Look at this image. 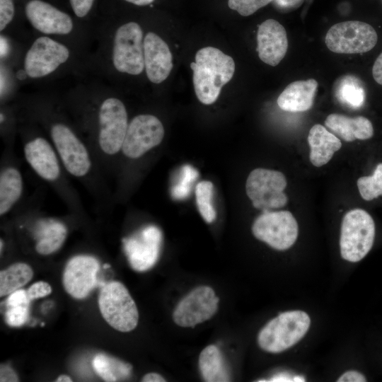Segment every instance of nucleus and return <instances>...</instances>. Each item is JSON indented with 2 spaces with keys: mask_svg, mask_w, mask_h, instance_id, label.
<instances>
[{
  "mask_svg": "<svg viewBox=\"0 0 382 382\" xmlns=\"http://www.w3.org/2000/svg\"><path fill=\"white\" fill-rule=\"evenodd\" d=\"M23 154L35 174L57 193L75 216H85V208L50 139L40 134L24 139Z\"/></svg>",
  "mask_w": 382,
  "mask_h": 382,
  "instance_id": "obj_1",
  "label": "nucleus"
},
{
  "mask_svg": "<svg viewBox=\"0 0 382 382\" xmlns=\"http://www.w3.org/2000/svg\"><path fill=\"white\" fill-rule=\"evenodd\" d=\"M96 122V132L89 146L101 171L108 179L117 168L129 125L123 102L115 97L104 99L98 108Z\"/></svg>",
  "mask_w": 382,
  "mask_h": 382,
  "instance_id": "obj_2",
  "label": "nucleus"
},
{
  "mask_svg": "<svg viewBox=\"0 0 382 382\" xmlns=\"http://www.w3.org/2000/svg\"><path fill=\"white\" fill-rule=\"evenodd\" d=\"M190 67L198 100L210 105L217 100L222 87L232 79L236 66L231 56L218 48L206 47L197 52Z\"/></svg>",
  "mask_w": 382,
  "mask_h": 382,
  "instance_id": "obj_3",
  "label": "nucleus"
},
{
  "mask_svg": "<svg viewBox=\"0 0 382 382\" xmlns=\"http://www.w3.org/2000/svg\"><path fill=\"white\" fill-rule=\"evenodd\" d=\"M310 325L311 318L303 311L281 313L259 332L258 345L268 352H282L298 343L305 336Z\"/></svg>",
  "mask_w": 382,
  "mask_h": 382,
  "instance_id": "obj_4",
  "label": "nucleus"
},
{
  "mask_svg": "<svg viewBox=\"0 0 382 382\" xmlns=\"http://www.w3.org/2000/svg\"><path fill=\"white\" fill-rule=\"evenodd\" d=\"M375 237L371 216L361 209H354L343 216L340 237L342 257L351 262L361 260L371 250Z\"/></svg>",
  "mask_w": 382,
  "mask_h": 382,
  "instance_id": "obj_5",
  "label": "nucleus"
},
{
  "mask_svg": "<svg viewBox=\"0 0 382 382\" xmlns=\"http://www.w3.org/2000/svg\"><path fill=\"white\" fill-rule=\"evenodd\" d=\"M98 306L102 316L114 329L127 332L137 327L138 309L121 282L112 281L103 286L98 296Z\"/></svg>",
  "mask_w": 382,
  "mask_h": 382,
  "instance_id": "obj_6",
  "label": "nucleus"
},
{
  "mask_svg": "<svg viewBox=\"0 0 382 382\" xmlns=\"http://www.w3.org/2000/svg\"><path fill=\"white\" fill-rule=\"evenodd\" d=\"M164 134L163 125L156 116L151 114L135 116L129 122L118 161L139 160L161 143Z\"/></svg>",
  "mask_w": 382,
  "mask_h": 382,
  "instance_id": "obj_7",
  "label": "nucleus"
},
{
  "mask_svg": "<svg viewBox=\"0 0 382 382\" xmlns=\"http://www.w3.org/2000/svg\"><path fill=\"white\" fill-rule=\"evenodd\" d=\"M286 185V179L282 173L255 168L247 178L246 194L255 208L262 212L271 211L286 204L288 197L284 192Z\"/></svg>",
  "mask_w": 382,
  "mask_h": 382,
  "instance_id": "obj_8",
  "label": "nucleus"
},
{
  "mask_svg": "<svg viewBox=\"0 0 382 382\" xmlns=\"http://www.w3.org/2000/svg\"><path fill=\"white\" fill-rule=\"evenodd\" d=\"M112 63L117 71L139 75L144 69L143 31L134 21L127 22L115 33Z\"/></svg>",
  "mask_w": 382,
  "mask_h": 382,
  "instance_id": "obj_9",
  "label": "nucleus"
},
{
  "mask_svg": "<svg viewBox=\"0 0 382 382\" xmlns=\"http://www.w3.org/2000/svg\"><path fill=\"white\" fill-rule=\"evenodd\" d=\"M378 35L369 24L359 21L336 23L328 30L325 42L327 47L337 54H359L372 50Z\"/></svg>",
  "mask_w": 382,
  "mask_h": 382,
  "instance_id": "obj_10",
  "label": "nucleus"
},
{
  "mask_svg": "<svg viewBox=\"0 0 382 382\" xmlns=\"http://www.w3.org/2000/svg\"><path fill=\"white\" fill-rule=\"evenodd\" d=\"M254 236L277 250H285L296 242L298 223L293 214L286 210L263 212L252 226Z\"/></svg>",
  "mask_w": 382,
  "mask_h": 382,
  "instance_id": "obj_11",
  "label": "nucleus"
},
{
  "mask_svg": "<svg viewBox=\"0 0 382 382\" xmlns=\"http://www.w3.org/2000/svg\"><path fill=\"white\" fill-rule=\"evenodd\" d=\"M69 55V50L64 45L49 37H40L25 54L24 71L32 79L44 77L65 63Z\"/></svg>",
  "mask_w": 382,
  "mask_h": 382,
  "instance_id": "obj_12",
  "label": "nucleus"
},
{
  "mask_svg": "<svg viewBox=\"0 0 382 382\" xmlns=\"http://www.w3.org/2000/svg\"><path fill=\"white\" fill-rule=\"evenodd\" d=\"M161 242V231L155 226H146L134 236L123 239L131 267L138 272L151 268L158 260Z\"/></svg>",
  "mask_w": 382,
  "mask_h": 382,
  "instance_id": "obj_13",
  "label": "nucleus"
},
{
  "mask_svg": "<svg viewBox=\"0 0 382 382\" xmlns=\"http://www.w3.org/2000/svg\"><path fill=\"white\" fill-rule=\"evenodd\" d=\"M24 14L37 30L48 35H67L74 27L71 16L44 0H27Z\"/></svg>",
  "mask_w": 382,
  "mask_h": 382,
  "instance_id": "obj_14",
  "label": "nucleus"
},
{
  "mask_svg": "<svg viewBox=\"0 0 382 382\" xmlns=\"http://www.w3.org/2000/svg\"><path fill=\"white\" fill-rule=\"evenodd\" d=\"M99 268L98 260L93 256L79 255L71 257L63 273L65 291L75 299L86 298L98 284Z\"/></svg>",
  "mask_w": 382,
  "mask_h": 382,
  "instance_id": "obj_15",
  "label": "nucleus"
},
{
  "mask_svg": "<svg viewBox=\"0 0 382 382\" xmlns=\"http://www.w3.org/2000/svg\"><path fill=\"white\" fill-rule=\"evenodd\" d=\"M13 150L4 151L0 168V216H6L19 204L24 191V180Z\"/></svg>",
  "mask_w": 382,
  "mask_h": 382,
  "instance_id": "obj_16",
  "label": "nucleus"
},
{
  "mask_svg": "<svg viewBox=\"0 0 382 382\" xmlns=\"http://www.w3.org/2000/svg\"><path fill=\"white\" fill-rule=\"evenodd\" d=\"M257 42L260 59L272 66L279 64L288 50L286 31L274 19H267L258 26Z\"/></svg>",
  "mask_w": 382,
  "mask_h": 382,
  "instance_id": "obj_17",
  "label": "nucleus"
},
{
  "mask_svg": "<svg viewBox=\"0 0 382 382\" xmlns=\"http://www.w3.org/2000/svg\"><path fill=\"white\" fill-rule=\"evenodd\" d=\"M144 68L149 80L160 83L170 75L173 56L167 43L157 34L149 32L144 38Z\"/></svg>",
  "mask_w": 382,
  "mask_h": 382,
  "instance_id": "obj_18",
  "label": "nucleus"
},
{
  "mask_svg": "<svg viewBox=\"0 0 382 382\" xmlns=\"http://www.w3.org/2000/svg\"><path fill=\"white\" fill-rule=\"evenodd\" d=\"M317 90L318 81L313 79L293 81L280 93L277 105L284 111H307L313 106Z\"/></svg>",
  "mask_w": 382,
  "mask_h": 382,
  "instance_id": "obj_19",
  "label": "nucleus"
},
{
  "mask_svg": "<svg viewBox=\"0 0 382 382\" xmlns=\"http://www.w3.org/2000/svg\"><path fill=\"white\" fill-rule=\"evenodd\" d=\"M325 125L338 138L347 142L369 139L374 135L372 123L363 116L350 117L332 113L326 117Z\"/></svg>",
  "mask_w": 382,
  "mask_h": 382,
  "instance_id": "obj_20",
  "label": "nucleus"
},
{
  "mask_svg": "<svg viewBox=\"0 0 382 382\" xmlns=\"http://www.w3.org/2000/svg\"><path fill=\"white\" fill-rule=\"evenodd\" d=\"M308 142L310 161L316 167L328 163L342 146L340 139L320 124H316L310 129Z\"/></svg>",
  "mask_w": 382,
  "mask_h": 382,
  "instance_id": "obj_21",
  "label": "nucleus"
},
{
  "mask_svg": "<svg viewBox=\"0 0 382 382\" xmlns=\"http://www.w3.org/2000/svg\"><path fill=\"white\" fill-rule=\"evenodd\" d=\"M67 234L66 226L59 220L40 218L34 227L35 250L40 255H50L64 243Z\"/></svg>",
  "mask_w": 382,
  "mask_h": 382,
  "instance_id": "obj_22",
  "label": "nucleus"
},
{
  "mask_svg": "<svg viewBox=\"0 0 382 382\" xmlns=\"http://www.w3.org/2000/svg\"><path fill=\"white\" fill-rule=\"evenodd\" d=\"M92 365L96 374L105 381L113 382L129 376L132 366L105 354H98Z\"/></svg>",
  "mask_w": 382,
  "mask_h": 382,
  "instance_id": "obj_23",
  "label": "nucleus"
},
{
  "mask_svg": "<svg viewBox=\"0 0 382 382\" xmlns=\"http://www.w3.org/2000/svg\"><path fill=\"white\" fill-rule=\"evenodd\" d=\"M33 272L30 265L16 262L0 272V296L11 294L30 281Z\"/></svg>",
  "mask_w": 382,
  "mask_h": 382,
  "instance_id": "obj_24",
  "label": "nucleus"
},
{
  "mask_svg": "<svg viewBox=\"0 0 382 382\" xmlns=\"http://www.w3.org/2000/svg\"><path fill=\"white\" fill-rule=\"evenodd\" d=\"M338 100L352 108H360L365 99V91L361 82L353 76H345L340 79L335 88Z\"/></svg>",
  "mask_w": 382,
  "mask_h": 382,
  "instance_id": "obj_25",
  "label": "nucleus"
},
{
  "mask_svg": "<svg viewBox=\"0 0 382 382\" xmlns=\"http://www.w3.org/2000/svg\"><path fill=\"white\" fill-rule=\"evenodd\" d=\"M213 188L212 182L203 180L197 183L195 189L197 206L207 223L213 222L216 215L212 204Z\"/></svg>",
  "mask_w": 382,
  "mask_h": 382,
  "instance_id": "obj_26",
  "label": "nucleus"
},
{
  "mask_svg": "<svg viewBox=\"0 0 382 382\" xmlns=\"http://www.w3.org/2000/svg\"><path fill=\"white\" fill-rule=\"evenodd\" d=\"M362 199L371 201L382 195V163H378L369 176H363L357 181Z\"/></svg>",
  "mask_w": 382,
  "mask_h": 382,
  "instance_id": "obj_27",
  "label": "nucleus"
},
{
  "mask_svg": "<svg viewBox=\"0 0 382 382\" xmlns=\"http://www.w3.org/2000/svg\"><path fill=\"white\" fill-rule=\"evenodd\" d=\"M197 170L190 165H185L180 170L177 181L171 187V195L175 199L186 198L192 188L193 182L197 178Z\"/></svg>",
  "mask_w": 382,
  "mask_h": 382,
  "instance_id": "obj_28",
  "label": "nucleus"
},
{
  "mask_svg": "<svg viewBox=\"0 0 382 382\" xmlns=\"http://www.w3.org/2000/svg\"><path fill=\"white\" fill-rule=\"evenodd\" d=\"M274 0H228V7L243 16H248Z\"/></svg>",
  "mask_w": 382,
  "mask_h": 382,
  "instance_id": "obj_29",
  "label": "nucleus"
},
{
  "mask_svg": "<svg viewBox=\"0 0 382 382\" xmlns=\"http://www.w3.org/2000/svg\"><path fill=\"white\" fill-rule=\"evenodd\" d=\"M29 303L28 302L18 306H8L4 316L6 323L11 327L23 325L28 317Z\"/></svg>",
  "mask_w": 382,
  "mask_h": 382,
  "instance_id": "obj_30",
  "label": "nucleus"
},
{
  "mask_svg": "<svg viewBox=\"0 0 382 382\" xmlns=\"http://www.w3.org/2000/svg\"><path fill=\"white\" fill-rule=\"evenodd\" d=\"M15 0H0V30L10 24L16 14Z\"/></svg>",
  "mask_w": 382,
  "mask_h": 382,
  "instance_id": "obj_31",
  "label": "nucleus"
},
{
  "mask_svg": "<svg viewBox=\"0 0 382 382\" xmlns=\"http://www.w3.org/2000/svg\"><path fill=\"white\" fill-rule=\"evenodd\" d=\"M96 0H69L74 15L79 18L87 17L93 10Z\"/></svg>",
  "mask_w": 382,
  "mask_h": 382,
  "instance_id": "obj_32",
  "label": "nucleus"
},
{
  "mask_svg": "<svg viewBox=\"0 0 382 382\" xmlns=\"http://www.w3.org/2000/svg\"><path fill=\"white\" fill-rule=\"evenodd\" d=\"M52 292V287L46 282L40 281L33 284L27 291L28 299L30 301L38 298L48 296Z\"/></svg>",
  "mask_w": 382,
  "mask_h": 382,
  "instance_id": "obj_33",
  "label": "nucleus"
},
{
  "mask_svg": "<svg viewBox=\"0 0 382 382\" xmlns=\"http://www.w3.org/2000/svg\"><path fill=\"white\" fill-rule=\"evenodd\" d=\"M30 302L27 297V291L24 289H17L8 295L6 301L7 307L14 306Z\"/></svg>",
  "mask_w": 382,
  "mask_h": 382,
  "instance_id": "obj_34",
  "label": "nucleus"
},
{
  "mask_svg": "<svg viewBox=\"0 0 382 382\" xmlns=\"http://www.w3.org/2000/svg\"><path fill=\"white\" fill-rule=\"evenodd\" d=\"M339 382H365L366 377L357 371H347L343 373L337 380Z\"/></svg>",
  "mask_w": 382,
  "mask_h": 382,
  "instance_id": "obj_35",
  "label": "nucleus"
},
{
  "mask_svg": "<svg viewBox=\"0 0 382 382\" xmlns=\"http://www.w3.org/2000/svg\"><path fill=\"white\" fill-rule=\"evenodd\" d=\"M303 0H274V6L282 11H289L297 8Z\"/></svg>",
  "mask_w": 382,
  "mask_h": 382,
  "instance_id": "obj_36",
  "label": "nucleus"
},
{
  "mask_svg": "<svg viewBox=\"0 0 382 382\" xmlns=\"http://www.w3.org/2000/svg\"><path fill=\"white\" fill-rule=\"evenodd\" d=\"M18 377L14 370L7 365H1L0 381H18Z\"/></svg>",
  "mask_w": 382,
  "mask_h": 382,
  "instance_id": "obj_37",
  "label": "nucleus"
},
{
  "mask_svg": "<svg viewBox=\"0 0 382 382\" xmlns=\"http://www.w3.org/2000/svg\"><path fill=\"white\" fill-rule=\"evenodd\" d=\"M372 75L376 82L382 85V52L374 62L372 68Z\"/></svg>",
  "mask_w": 382,
  "mask_h": 382,
  "instance_id": "obj_38",
  "label": "nucleus"
},
{
  "mask_svg": "<svg viewBox=\"0 0 382 382\" xmlns=\"http://www.w3.org/2000/svg\"><path fill=\"white\" fill-rule=\"evenodd\" d=\"M143 382H164L166 380L163 376L157 373L146 374L143 378Z\"/></svg>",
  "mask_w": 382,
  "mask_h": 382,
  "instance_id": "obj_39",
  "label": "nucleus"
},
{
  "mask_svg": "<svg viewBox=\"0 0 382 382\" xmlns=\"http://www.w3.org/2000/svg\"><path fill=\"white\" fill-rule=\"evenodd\" d=\"M57 382H71L72 381V379L71 377H69V376L67 375H65V374H62V375H60L56 380Z\"/></svg>",
  "mask_w": 382,
  "mask_h": 382,
  "instance_id": "obj_40",
  "label": "nucleus"
},
{
  "mask_svg": "<svg viewBox=\"0 0 382 382\" xmlns=\"http://www.w3.org/2000/svg\"><path fill=\"white\" fill-rule=\"evenodd\" d=\"M110 267V265L109 264H105V265H103V268H108V267Z\"/></svg>",
  "mask_w": 382,
  "mask_h": 382,
  "instance_id": "obj_41",
  "label": "nucleus"
}]
</instances>
